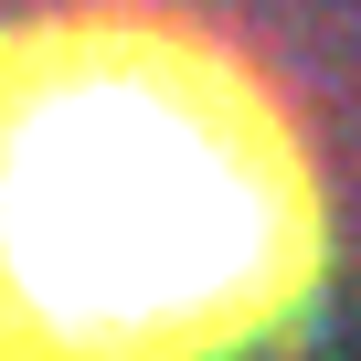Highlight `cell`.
Masks as SVG:
<instances>
[{
  "instance_id": "cell-1",
  "label": "cell",
  "mask_w": 361,
  "mask_h": 361,
  "mask_svg": "<svg viewBox=\"0 0 361 361\" xmlns=\"http://www.w3.org/2000/svg\"><path fill=\"white\" fill-rule=\"evenodd\" d=\"M298 276L308 180L234 64L149 22H75L0 54V340H234Z\"/></svg>"
}]
</instances>
